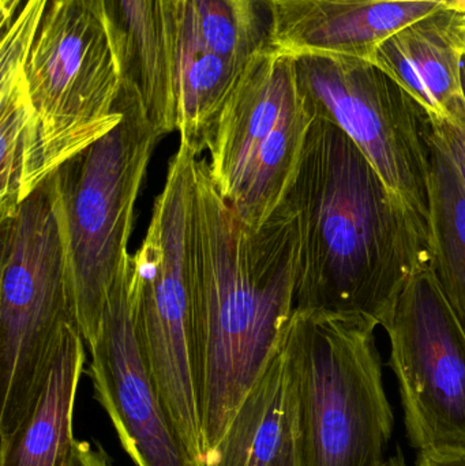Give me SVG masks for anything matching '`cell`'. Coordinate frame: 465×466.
Masks as SVG:
<instances>
[{"label": "cell", "instance_id": "6da1fadb", "mask_svg": "<svg viewBox=\"0 0 465 466\" xmlns=\"http://www.w3.org/2000/svg\"><path fill=\"white\" fill-rule=\"evenodd\" d=\"M298 255L297 221L286 205L259 228L248 226L198 158L191 279L204 460L283 347Z\"/></svg>", "mask_w": 465, "mask_h": 466}, {"label": "cell", "instance_id": "7a4b0ae2", "mask_svg": "<svg viewBox=\"0 0 465 466\" xmlns=\"http://www.w3.org/2000/svg\"><path fill=\"white\" fill-rule=\"evenodd\" d=\"M283 204L299 240L297 311L360 314L381 326L404 285L433 262L428 221L321 117L311 120Z\"/></svg>", "mask_w": 465, "mask_h": 466}, {"label": "cell", "instance_id": "3957f363", "mask_svg": "<svg viewBox=\"0 0 465 466\" xmlns=\"http://www.w3.org/2000/svg\"><path fill=\"white\" fill-rule=\"evenodd\" d=\"M360 314L297 311L286 345L303 466H382L395 429L376 342Z\"/></svg>", "mask_w": 465, "mask_h": 466}, {"label": "cell", "instance_id": "277c9868", "mask_svg": "<svg viewBox=\"0 0 465 466\" xmlns=\"http://www.w3.org/2000/svg\"><path fill=\"white\" fill-rule=\"evenodd\" d=\"M199 156L180 144L130 259L131 312L145 360L180 442L204 462L191 279L196 171Z\"/></svg>", "mask_w": 465, "mask_h": 466}, {"label": "cell", "instance_id": "5b68a950", "mask_svg": "<svg viewBox=\"0 0 465 466\" xmlns=\"http://www.w3.org/2000/svg\"><path fill=\"white\" fill-rule=\"evenodd\" d=\"M123 119L56 169L76 326L89 347L128 254L134 209L158 137L138 89L123 81Z\"/></svg>", "mask_w": 465, "mask_h": 466}, {"label": "cell", "instance_id": "8992f818", "mask_svg": "<svg viewBox=\"0 0 465 466\" xmlns=\"http://www.w3.org/2000/svg\"><path fill=\"white\" fill-rule=\"evenodd\" d=\"M0 227V438H5L35 407L63 329L76 325L56 172Z\"/></svg>", "mask_w": 465, "mask_h": 466}, {"label": "cell", "instance_id": "52a82bcc", "mask_svg": "<svg viewBox=\"0 0 465 466\" xmlns=\"http://www.w3.org/2000/svg\"><path fill=\"white\" fill-rule=\"evenodd\" d=\"M24 197L123 119V76L90 0H51L26 62Z\"/></svg>", "mask_w": 465, "mask_h": 466}, {"label": "cell", "instance_id": "ba28073f", "mask_svg": "<svg viewBox=\"0 0 465 466\" xmlns=\"http://www.w3.org/2000/svg\"><path fill=\"white\" fill-rule=\"evenodd\" d=\"M311 116L295 57L267 48L254 57L210 134V177L253 228L280 208L297 174Z\"/></svg>", "mask_w": 465, "mask_h": 466}, {"label": "cell", "instance_id": "9c48e42d", "mask_svg": "<svg viewBox=\"0 0 465 466\" xmlns=\"http://www.w3.org/2000/svg\"><path fill=\"white\" fill-rule=\"evenodd\" d=\"M298 86L313 117L343 130L385 185L429 218V116L382 68L369 60L302 55Z\"/></svg>", "mask_w": 465, "mask_h": 466}, {"label": "cell", "instance_id": "30bf717a", "mask_svg": "<svg viewBox=\"0 0 465 466\" xmlns=\"http://www.w3.org/2000/svg\"><path fill=\"white\" fill-rule=\"evenodd\" d=\"M381 326L409 445L420 453L465 446V328L433 265L404 285Z\"/></svg>", "mask_w": 465, "mask_h": 466}, {"label": "cell", "instance_id": "8fae6325", "mask_svg": "<svg viewBox=\"0 0 465 466\" xmlns=\"http://www.w3.org/2000/svg\"><path fill=\"white\" fill-rule=\"evenodd\" d=\"M180 144L197 155L257 55L269 48L268 0H161Z\"/></svg>", "mask_w": 465, "mask_h": 466}, {"label": "cell", "instance_id": "7c38bea8", "mask_svg": "<svg viewBox=\"0 0 465 466\" xmlns=\"http://www.w3.org/2000/svg\"><path fill=\"white\" fill-rule=\"evenodd\" d=\"M130 257L109 293L87 370L96 401L136 466H197L180 442L145 360L131 312Z\"/></svg>", "mask_w": 465, "mask_h": 466}, {"label": "cell", "instance_id": "4fadbf2b", "mask_svg": "<svg viewBox=\"0 0 465 466\" xmlns=\"http://www.w3.org/2000/svg\"><path fill=\"white\" fill-rule=\"evenodd\" d=\"M269 48L291 56L318 55L371 62L379 46L418 19L448 5L370 0H268Z\"/></svg>", "mask_w": 465, "mask_h": 466}, {"label": "cell", "instance_id": "5bb4252c", "mask_svg": "<svg viewBox=\"0 0 465 466\" xmlns=\"http://www.w3.org/2000/svg\"><path fill=\"white\" fill-rule=\"evenodd\" d=\"M444 7L390 35L371 62L392 76L434 119L465 122L463 56Z\"/></svg>", "mask_w": 465, "mask_h": 466}, {"label": "cell", "instance_id": "9a60e30c", "mask_svg": "<svg viewBox=\"0 0 465 466\" xmlns=\"http://www.w3.org/2000/svg\"><path fill=\"white\" fill-rule=\"evenodd\" d=\"M111 40L123 81L138 89L158 137L177 131L161 0H90Z\"/></svg>", "mask_w": 465, "mask_h": 466}, {"label": "cell", "instance_id": "2e32d148", "mask_svg": "<svg viewBox=\"0 0 465 466\" xmlns=\"http://www.w3.org/2000/svg\"><path fill=\"white\" fill-rule=\"evenodd\" d=\"M85 345L76 325L67 323L35 407L13 434L0 438V466H67L76 441L73 418Z\"/></svg>", "mask_w": 465, "mask_h": 466}, {"label": "cell", "instance_id": "e0dca14e", "mask_svg": "<svg viewBox=\"0 0 465 466\" xmlns=\"http://www.w3.org/2000/svg\"><path fill=\"white\" fill-rule=\"evenodd\" d=\"M297 427V388L283 344L202 466H272Z\"/></svg>", "mask_w": 465, "mask_h": 466}, {"label": "cell", "instance_id": "ac0fdd59", "mask_svg": "<svg viewBox=\"0 0 465 466\" xmlns=\"http://www.w3.org/2000/svg\"><path fill=\"white\" fill-rule=\"evenodd\" d=\"M429 238L434 271L465 328V193L450 156L429 131Z\"/></svg>", "mask_w": 465, "mask_h": 466}, {"label": "cell", "instance_id": "d6986e66", "mask_svg": "<svg viewBox=\"0 0 465 466\" xmlns=\"http://www.w3.org/2000/svg\"><path fill=\"white\" fill-rule=\"evenodd\" d=\"M33 106L26 70L0 73V221L24 201L25 149Z\"/></svg>", "mask_w": 465, "mask_h": 466}, {"label": "cell", "instance_id": "ffe728a7", "mask_svg": "<svg viewBox=\"0 0 465 466\" xmlns=\"http://www.w3.org/2000/svg\"><path fill=\"white\" fill-rule=\"evenodd\" d=\"M429 131L452 160L465 193V122L429 117Z\"/></svg>", "mask_w": 465, "mask_h": 466}, {"label": "cell", "instance_id": "44dd1931", "mask_svg": "<svg viewBox=\"0 0 465 466\" xmlns=\"http://www.w3.org/2000/svg\"><path fill=\"white\" fill-rule=\"evenodd\" d=\"M67 466H112L108 454L100 443L96 446L87 441H76Z\"/></svg>", "mask_w": 465, "mask_h": 466}, {"label": "cell", "instance_id": "7402d4cb", "mask_svg": "<svg viewBox=\"0 0 465 466\" xmlns=\"http://www.w3.org/2000/svg\"><path fill=\"white\" fill-rule=\"evenodd\" d=\"M415 466H465V446L442 451H420Z\"/></svg>", "mask_w": 465, "mask_h": 466}, {"label": "cell", "instance_id": "603a6c76", "mask_svg": "<svg viewBox=\"0 0 465 466\" xmlns=\"http://www.w3.org/2000/svg\"><path fill=\"white\" fill-rule=\"evenodd\" d=\"M272 466H303L302 453H300L299 423H298L291 440L288 441L286 448Z\"/></svg>", "mask_w": 465, "mask_h": 466}, {"label": "cell", "instance_id": "cb8c5ba5", "mask_svg": "<svg viewBox=\"0 0 465 466\" xmlns=\"http://www.w3.org/2000/svg\"><path fill=\"white\" fill-rule=\"evenodd\" d=\"M450 27L453 41L465 60V11H452Z\"/></svg>", "mask_w": 465, "mask_h": 466}, {"label": "cell", "instance_id": "d4e9b609", "mask_svg": "<svg viewBox=\"0 0 465 466\" xmlns=\"http://www.w3.org/2000/svg\"><path fill=\"white\" fill-rule=\"evenodd\" d=\"M370 2H387V3H439V5H448L453 10L465 11V0H370Z\"/></svg>", "mask_w": 465, "mask_h": 466}, {"label": "cell", "instance_id": "484cf974", "mask_svg": "<svg viewBox=\"0 0 465 466\" xmlns=\"http://www.w3.org/2000/svg\"><path fill=\"white\" fill-rule=\"evenodd\" d=\"M382 466H409L407 465L406 457H404L401 448L396 449L392 456L388 457L387 461Z\"/></svg>", "mask_w": 465, "mask_h": 466}]
</instances>
